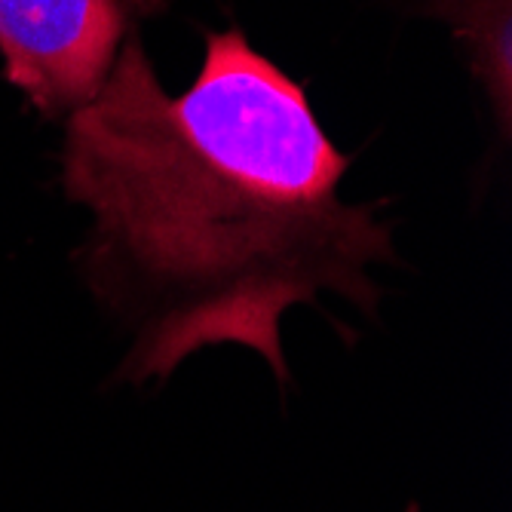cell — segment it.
<instances>
[{"instance_id": "cell-1", "label": "cell", "mask_w": 512, "mask_h": 512, "mask_svg": "<svg viewBox=\"0 0 512 512\" xmlns=\"http://www.w3.org/2000/svg\"><path fill=\"white\" fill-rule=\"evenodd\" d=\"M347 169L304 86L240 28L206 34L181 96L129 34L62 145V188L92 212L80 270L138 325L129 381L212 344L252 347L286 381L289 307L335 292L375 310L368 267L393 261L390 224L338 197Z\"/></svg>"}, {"instance_id": "cell-2", "label": "cell", "mask_w": 512, "mask_h": 512, "mask_svg": "<svg viewBox=\"0 0 512 512\" xmlns=\"http://www.w3.org/2000/svg\"><path fill=\"white\" fill-rule=\"evenodd\" d=\"M172 0H0L7 83L43 120H62L96 96L120 46Z\"/></svg>"}, {"instance_id": "cell-3", "label": "cell", "mask_w": 512, "mask_h": 512, "mask_svg": "<svg viewBox=\"0 0 512 512\" xmlns=\"http://www.w3.org/2000/svg\"><path fill=\"white\" fill-rule=\"evenodd\" d=\"M430 13L448 19L467 43L473 71L509 129V0H430Z\"/></svg>"}]
</instances>
